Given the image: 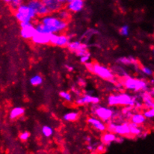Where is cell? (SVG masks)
I'll list each match as a JSON object with an SVG mask.
<instances>
[{"label": "cell", "instance_id": "6da1fadb", "mask_svg": "<svg viewBox=\"0 0 154 154\" xmlns=\"http://www.w3.org/2000/svg\"><path fill=\"white\" fill-rule=\"evenodd\" d=\"M137 97L131 96L130 94L124 92L112 94L109 95L107 98V103L111 107L115 106H130L135 107Z\"/></svg>", "mask_w": 154, "mask_h": 154}, {"label": "cell", "instance_id": "7a4b0ae2", "mask_svg": "<svg viewBox=\"0 0 154 154\" xmlns=\"http://www.w3.org/2000/svg\"><path fill=\"white\" fill-rule=\"evenodd\" d=\"M122 84L124 88L131 91H150L149 83L144 79L133 78L129 76L123 77Z\"/></svg>", "mask_w": 154, "mask_h": 154}, {"label": "cell", "instance_id": "3957f363", "mask_svg": "<svg viewBox=\"0 0 154 154\" xmlns=\"http://www.w3.org/2000/svg\"><path fill=\"white\" fill-rule=\"evenodd\" d=\"M14 12L15 18L19 23L32 22L38 17L35 10L28 3H23L16 10L14 11Z\"/></svg>", "mask_w": 154, "mask_h": 154}, {"label": "cell", "instance_id": "277c9868", "mask_svg": "<svg viewBox=\"0 0 154 154\" xmlns=\"http://www.w3.org/2000/svg\"><path fill=\"white\" fill-rule=\"evenodd\" d=\"M110 107L100 106V105H99V103L98 104H92L91 113L92 115L99 118L104 122L108 123L111 120L113 119L115 112H116L115 109Z\"/></svg>", "mask_w": 154, "mask_h": 154}, {"label": "cell", "instance_id": "5b68a950", "mask_svg": "<svg viewBox=\"0 0 154 154\" xmlns=\"http://www.w3.org/2000/svg\"><path fill=\"white\" fill-rule=\"evenodd\" d=\"M40 22L45 25L55 27V29H58L59 33L65 31L68 26V22L60 19L57 15H52L50 14L41 17Z\"/></svg>", "mask_w": 154, "mask_h": 154}, {"label": "cell", "instance_id": "8992f818", "mask_svg": "<svg viewBox=\"0 0 154 154\" xmlns=\"http://www.w3.org/2000/svg\"><path fill=\"white\" fill-rule=\"evenodd\" d=\"M92 73H94L96 76L100 77V78L103 79L107 80V81L110 82L111 83H113L115 85L118 82L115 80L113 71L106 66L102 65L99 63H94V70Z\"/></svg>", "mask_w": 154, "mask_h": 154}, {"label": "cell", "instance_id": "52a82bcc", "mask_svg": "<svg viewBox=\"0 0 154 154\" xmlns=\"http://www.w3.org/2000/svg\"><path fill=\"white\" fill-rule=\"evenodd\" d=\"M70 36L64 33H52L50 35V44L58 47H67L70 44Z\"/></svg>", "mask_w": 154, "mask_h": 154}, {"label": "cell", "instance_id": "ba28073f", "mask_svg": "<svg viewBox=\"0 0 154 154\" xmlns=\"http://www.w3.org/2000/svg\"><path fill=\"white\" fill-rule=\"evenodd\" d=\"M20 36L25 40H32L36 33V27L32 22L20 23Z\"/></svg>", "mask_w": 154, "mask_h": 154}, {"label": "cell", "instance_id": "9c48e42d", "mask_svg": "<svg viewBox=\"0 0 154 154\" xmlns=\"http://www.w3.org/2000/svg\"><path fill=\"white\" fill-rule=\"evenodd\" d=\"M28 4L35 10L38 17H43L46 15L51 14L41 0H29L28 2Z\"/></svg>", "mask_w": 154, "mask_h": 154}, {"label": "cell", "instance_id": "30bf717a", "mask_svg": "<svg viewBox=\"0 0 154 154\" xmlns=\"http://www.w3.org/2000/svg\"><path fill=\"white\" fill-rule=\"evenodd\" d=\"M100 102V99L97 96H94L89 93H86L82 96L77 97L76 104L78 106H85L88 104H98Z\"/></svg>", "mask_w": 154, "mask_h": 154}, {"label": "cell", "instance_id": "8fae6325", "mask_svg": "<svg viewBox=\"0 0 154 154\" xmlns=\"http://www.w3.org/2000/svg\"><path fill=\"white\" fill-rule=\"evenodd\" d=\"M87 123L89 126L100 132L107 131V124L97 117H89L87 119Z\"/></svg>", "mask_w": 154, "mask_h": 154}, {"label": "cell", "instance_id": "7c38bea8", "mask_svg": "<svg viewBox=\"0 0 154 154\" xmlns=\"http://www.w3.org/2000/svg\"><path fill=\"white\" fill-rule=\"evenodd\" d=\"M130 122V121H129ZM128 121H123L121 123H117L115 126L114 132L118 135H122L124 137L131 136L130 135V126Z\"/></svg>", "mask_w": 154, "mask_h": 154}, {"label": "cell", "instance_id": "4fadbf2b", "mask_svg": "<svg viewBox=\"0 0 154 154\" xmlns=\"http://www.w3.org/2000/svg\"><path fill=\"white\" fill-rule=\"evenodd\" d=\"M31 41L36 45H47V44H50V35L36 32Z\"/></svg>", "mask_w": 154, "mask_h": 154}, {"label": "cell", "instance_id": "5bb4252c", "mask_svg": "<svg viewBox=\"0 0 154 154\" xmlns=\"http://www.w3.org/2000/svg\"><path fill=\"white\" fill-rule=\"evenodd\" d=\"M85 7L84 0H74L66 3V8L71 13H79L82 11Z\"/></svg>", "mask_w": 154, "mask_h": 154}, {"label": "cell", "instance_id": "9a60e30c", "mask_svg": "<svg viewBox=\"0 0 154 154\" xmlns=\"http://www.w3.org/2000/svg\"><path fill=\"white\" fill-rule=\"evenodd\" d=\"M41 1L47 6L51 14L57 13L64 7V5L59 2L58 0H41Z\"/></svg>", "mask_w": 154, "mask_h": 154}, {"label": "cell", "instance_id": "2e32d148", "mask_svg": "<svg viewBox=\"0 0 154 154\" xmlns=\"http://www.w3.org/2000/svg\"><path fill=\"white\" fill-rule=\"evenodd\" d=\"M117 134L115 132H109V131H106V132H103L102 135H101V142L106 144V146L110 145L112 143L115 142L117 138Z\"/></svg>", "mask_w": 154, "mask_h": 154}, {"label": "cell", "instance_id": "e0dca14e", "mask_svg": "<svg viewBox=\"0 0 154 154\" xmlns=\"http://www.w3.org/2000/svg\"><path fill=\"white\" fill-rule=\"evenodd\" d=\"M88 47L87 44H85V43H82L79 41H70V44L67 46V49L73 53H76L82 49H88Z\"/></svg>", "mask_w": 154, "mask_h": 154}, {"label": "cell", "instance_id": "ac0fdd59", "mask_svg": "<svg viewBox=\"0 0 154 154\" xmlns=\"http://www.w3.org/2000/svg\"><path fill=\"white\" fill-rule=\"evenodd\" d=\"M140 96L142 99L144 106L146 108H150L153 106L154 103V97L152 96L150 91H141Z\"/></svg>", "mask_w": 154, "mask_h": 154}, {"label": "cell", "instance_id": "d6986e66", "mask_svg": "<svg viewBox=\"0 0 154 154\" xmlns=\"http://www.w3.org/2000/svg\"><path fill=\"white\" fill-rule=\"evenodd\" d=\"M146 118L144 116V113H141V112H135V113L132 114V115L130 118V122L134 123V124H137V125L141 126L146 122Z\"/></svg>", "mask_w": 154, "mask_h": 154}, {"label": "cell", "instance_id": "ffe728a7", "mask_svg": "<svg viewBox=\"0 0 154 154\" xmlns=\"http://www.w3.org/2000/svg\"><path fill=\"white\" fill-rule=\"evenodd\" d=\"M117 62L120 64H122V65H134L137 66L138 65V60L136 58H133L132 56L129 57H120L117 59Z\"/></svg>", "mask_w": 154, "mask_h": 154}, {"label": "cell", "instance_id": "44dd1931", "mask_svg": "<svg viewBox=\"0 0 154 154\" xmlns=\"http://www.w3.org/2000/svg\"><path fill=\"white\" fill-rule=\"evenodd\" d=\"M25 114V109L21 106H17V107L13 108L10 111L9 113V118L11 120H15L19 118L20 117L23 116Z\"/></svg>", "mask_w": 154, "mask_h": 154}, {"label": "cell", "instance_id": "7402d4cb", "mask_svg": "<svg viewBox=\"0 0 154 154\" xmlns=\"http://www.w3.org/2000/svg\"><path fill=\"white\" fill-rule=\"evenodd\" d=\"M130 126V135L132 137H141V134L144 131L140 127L139 125L134 124V123L129 122Z\"/></svg>", "mask_w": 154, "mask_h": 154}, {"label": "cell", "instance_id": "603a6c76", "mask_svg": "<svg viewBox=\"0 0 154 154\" xmlns=\"http://www.w3.org/2000/svg\"><path fill=\"white\" fill-rule=\"evenodd\" d=\"M71 12L69 11L67 8H63L62 9L59 11L57 12V16L60 18V19L63 20L64 21H67V22H69L70 20V17H71V14H70Z\"/></svg>", "mask_w": 154, "mask_h": 154}, {"label": "cell", "instance_id": "cb8c5ba5", "mask_svg": "<svg viewBox=\"0 0 154 154\" xmlns=\"http://www.w3.org/2000/svg\"><path fill=\"white\" fill-rule=\"evenodd\" d=\"M79 114L77 112H70L66 113L63 116V120L67 122H74V121H77L79 118Z\"/></svg>", "mask_w": 154, "mask_h": 154}, {"label": "cell", "instance_id": "d4e9b609", "mask_svg": "<svg viewBox=\"0 0 154 154\" xmlns=\"http://www.w3.org/2000/svg\"><path fill=\"white\" fill-rule=\"evenodd\" d=\"M29 82H30V84L32 86H39L43 84V82H44V79L39 74L34 75L33 76H32L30 78Z\"/></svg>", "mask_w": 154, "mask_h": 154}, {"label": "cell", "instance_id": "484cf974", "mask_svg": "<svg viewBox=\"0 0 154 154\" xmlns=\"http://www.w3.org/2000/svg\"><path fill=\"white\" fill-rule=\"evenodd\" d=\"M134 109V106H124V108L121 110V115L126 119H130L131 116L132 115V110Z\"/></svg>", "mask_w": 154, "mask_h": 154}, {"label": "cell", "instance_id": "4316f807", "mask_svg": "<svg viewBox=\"0 0 154 154\" xmlns=\"http://www.w3.org/2000/svg\"><path fill=\"white\" fill-rule=\"evenodd\" d=\"M41 132H42L43 135L44 137H46V138H50V137L53 135L54 130L50 126L45 125L41 129Z\"/></svg>", "mask_w": 154, "mask_h": 154}, {"label": "cell", "instance_id": "83f0119b", "mask_svg": "<svg viewBox=\"0 0 154 154\" xmlns=\"http://www.w3.org/2000/svg\"><path fill=\"white\" fill-rule=\"evenodd\" d=\"M59 97L61 99L67 103H70L72 101V95L70 92L65 91H61L59 92Z\"/></svg>", "mask_w": 154, "mask_h": 154}, {"label": "cell", "instance_id": "f1b7e54d", "mask_svg": "<svg viewBox=\"0 0 154 154\" xmlns=\"http://www.w3.org/2000/svg\"><path fill=\"white\" fill-rule=\"evenodd\" d=\"M144 115L147 119H151V118H154V108L150 107V108H147V109L144 111Z\"/></svg>", "mask_w": 154, "mask_h": 154}, {"label": "cell", "instance_id": "f546056e", "mask_svg": "<svg viewBox=\"0 0 154 154\" xmlns=\"http://www.w3.org/2000/svg\"><path fill=\"white\" fill-rule=\"evenodd\" d=\"M23 0H13L8 5L12 11H15L20 5L23 4Z\"/></svg>", "mask_w": 154, "mask_h": 154}, {"label": "cell", "instance_id": "4dcf8cb0", "mask_svg": "<svg viewBox=\"0 0 154 154\" xmlns=\"http://www.w3.org/2000/svg\"><path fill=\"white\" fill-rule=\"evenodd\" d=\"M119 33L124 37L128 36L129 34V26L128 25L123 26L120 29Z\"/></svg>", "mask_w": 154, "mask_h": 154}, {"label": "cell", "instance_id": "1f68e13d", "mask_svg": "<svg viewBox=\"0 0 154 154\" xmlns=\"http://www.w3.org/2000/svg\"><path fill=\"white\" fill-rule=\"evenodd\" d=\"M140 70L144 74L147 75V76H153V72L150 67H145V66H141L140 67Z\"/></svg>", "mask_w": 154, "mask_h": 154}, {"label": "cell", "instance_id": "d6a6232c", "mask_svg": "<svg viewBox=\"0 0 154 154\" xmlns=\"http://www.w3.org/2000/svg\"><path fill=\"white\" fill-rule=\"evenodd\" d=\"M99 32H97V30H96V29H88L87 31H86L84 33V35H83L82 38H87L88 37H91L92 35H95V34H98Z\"/></svg>", "mask_w": 154, "mask_h": 154}, {"label": "cell", "instance_id": "836d02e7", "mask_svg": "<svg viewBox=\"0 0 154 154\" xmlns=\"http://www.w3.org/2000/svg\"><path fill=\"white\" fill-rule=\"evenodd\" d=\"M29 137H30V133H29V132H27V131H25V132H21V133L20 134V135H19L20 140V141H28V139L29 138Z\"/></svg>", "mask_w": 154, "mask_h": 154}, {"label": "cell", "instance_id": "e575fe53", "mask_svg": "<svg viewBox=\"0 0 154 154\" xmlns=\"http://www.w3.org/2000/svg\"><path fill=\"white\" fill-rule=\"evenodd\" d=\"M79 58H80V62L82 63V64H85V63L88 62V61H90V58H91L90 52H88V53L82 55V56L79 57Z\"/></svg>", "mask_w": 154, "mask_h": 154}, {"label": "cell", "instance_id": "d590c367", "mask_svg": "<svg viewBox=\"0 0 154 154\" xmlns=\"http://www.w3.org/2000/svg\"><path fill=\"white\" fill-rule=\"evenodd\" d=\"M106 144H104L103 143H101V144H97L96 147V152L97 153H105L106 151Z\"/></svg>", "mask_w": 154, "mask_h": 154}, {"label": "cell", "instance_id": "8d00e7d4", "mask_svg": "<svg viewBox=\"0 0 154 154\" xmlns=\"http://www.w3.org/2000/svg\"><path fill=\"white\" fill-rule=\"evenodd\" d=\"M85 68L87 69L88 71L90 72V73H93V70H94V63L91 62V61H88V62L85 63Z\"/></svg>", "mask_w": 154, "mask_h": 154}, {"label": "cell", "instance_id": "74e56055", "mask_svg": "<svg viewBox=\"0 0 154 154\" xmlns=\"http://www.w3.org/2000/svg\"><path fill=\"white\" fill-rule=\"evenodd\" d=\"M71 91L76 95L77 97L82 96V91L80 90H79V89H77L76 87H73H73H71Z\"/></svg>", "mask_w": 154, "mask_h": 154}, {"label": "cell", "instance_id": "f35d334b", "mask_svg": "<svg viewBox=\"0 0 154 154\" xmlns=\"http://www.w3.org/2000/svg\"><path fill=\"white\" fill-rule=\"evenodd\" d=\"M124 141V136H122V135H118V136H117L115 143H118V144H122Z\"/></svg>", "mask_w": 154, "mask_h": 154}, {"label": "cell", "instance_id": "ab89813d", "mask_svg": "<svg viewBox=\"0 0 154 154\" xmlns=\"http://www.w3.org/2000/svg\"><path fill=\"white\" fill-rule=\"evenodd\" d=\"M96 147H97V146L95 147L93 144H91V143H89L88 145L87 146V150L90 152H93V150L94 151V150H96Z\"/></svg>", "mask_w": 154, "mask_h": 154}, {"label": "cell", "instance_id": "60d3db41", "mask_svg": "<svg viewBox=\"0 0 154 154\" xmlns=\"http://www.w3.org/2000/svg\"><path fill=\"white\" fill-rule=\"evenodd\" d=\"M65 68L68 70L69 72L73 71V67L71 65H68V64H65Z\"/></svg>", "mask_w": 154, "mask_h": 154}, {"label": "cell", "instance_id": "b9f144b4", "mask_svg": "<svg viewBox=\"0 0 154 154\" xmlns=\"http://www.w3.org/2000/svg\"><path fill=\"white\" fill-rule=\"evenodd\" d=\"M79 85L85 87V80L82 79H79Z\"/></svg>", "mask_w": 154, "mask_h": 154}, {"label": "cell", "instance_id": "7bdbcfd3", "mask_svg": "<svg viewBox=\"0 0 154 154\" xmlns=\"http://www.w3.org/2000/svg\"><path fill=\"white\" fill-rule=\"evenodd\" d=\"M58 1L63 5H65L67 2V0H58Z\"/></svg>", "mask_w": 154, "mask_h": 154}, {"label": "cell", "instance_id": "ee69618b", "mask_svg": "<svg viewBox=\"0 0 154 154\" xmlns=\"http://www.w3.org/2000/svg\"><path fill=\"white\" fill-rule=\"evenodd\" d=\"M85 140L88 143H91V137H89V136H87V137H85Z\"/></svg>", "mask_w": 154, "mask_h": 154}, {"label": "cell", "instance_id": "f6af8a7d", "mask_svg": "<svg viewBox=\"0 0 154 154\" xmlns=\"http://www.w3.org/2000/svg\"><path fill=\"white\" fill-rule=\"evenodd\" d=\"M150 93L151 94L152 96H153V97H154V86H153V87L152 88L150 89Z\"/></svg>", "mask_w": 154, "mask_h": 154}, {"label": "cell", "instance_id": "bcb514c9", "mask_svg": "<svg viewBox=\"0 0 154 154\" xmlns=\"http://www.w3.org/2000/svg\"><path fill=\"white\" fill-rule=\"evenodd\" d=\"M12 1H13V0H3V2H4L5 3H6V4H8V5L10 4V3Z\"/></svg>", "mask_w": 154, "mask_h": 154}, {"label": "cell", "instance_id": "7dc6e473", "mask_svg": "<svg viewBox=\"0 0 154 154\" xmlns=\"http://www.w3.org/2000/svg\"><path fill=\"white\" fill-rule=\"evenodd\" d=\"M72 1H74V0H67V2H72Z\"/></svg>", "mask_w": 154, "mask_h": 154}, {"label": "cell", "instance_id": "c3c4849f", "mask_svg": "<svg viewBox=\"0 0 154 154\" xmlns=\"http://www.w3.org/2000/svg\"><path fill=\"white\" fill-rule=\"evenodd\" d=\"M153 54H154V47H153Z\"/></svg>", "mask_w": 154, "mask_h": 154}, {"label": "cell", "instance_id": "681fc988", "mask_svg": "<svg viewBox=\"0 0 154 154\" xmlns=\"http://www.w3.org/2000/svg\"><path fill=\"white\" fill-rule=\"evenodd\" d=\"M152 107H153V108H154V103H153V106H152Z\"/></svg>", "mask_w": 154, "mask_h": 154}, {"label": "cell", "instance_id": "f907efd6", "mask_svg": "<svg viewBox=\"0 0 154 154\" xmlns=\"http://www.w3.org/2000/svg\"><path fill=\"white\" fill-rule=\"evenodd\" d=\"M153 37H154V32H153Z\"/></svg>", "mask_w": 154, "mask_h": 154}, {"label": "cell", "instance_id": "816d5d0a", "mask_svg": "<svg viewBox=\"0 0 154 154\" xmlns=\"http://www.w3.org/2000/svg\"><path fill=\"white\" fill-rule=\"evenodd\" d=\"M153 79H154V76H153Z\"/></svg>", "mask_w": 154, "mask_h": 154}]
</instances>
